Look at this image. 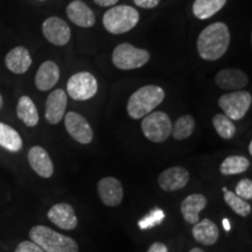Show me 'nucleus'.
<instances>
[{
    "label": "nucleus",
    "mask_w": 252,
    "mask_h": 252,
    "mask_svg": "<svg viewBox=\"0 0 252 252\" xmlns=\"http://www.w3.org/2000/svg\"><path fill=\"white\" fill-rule=\"evenodd\" d=\"M43 35L50 43L55 46H64L70 40V27L64 20L58 17H50L46 19L42 24Z\"/></svg>",
    "instance_id": "10"
},
{
    "label": "nucleus",
    "mask_w": 252,
    "mask_h": 252,
    "mask_svg": "<svg viewBox=\"0 0 252 252\" xmlns=\"http://www.w3.org/2000/svg\"><path fill=\"white\" fill-rule=\"evenodd\" d=\"M60 80V68L54 61H46L40 65L35 76V86L41 91H48Z\"/></svg>",
    "instance_id": "18"
},
{
    "label": "nucleus",
    "mask_w": 252,
    "mask_h": 252,
    "mask_svg": "<svg viewBox=\"0 0 252 252\" xmlns=\"http://www.w3.org/2000/svg\"><path fill=\"white\" fill-rule=\"evenodd\" d=\"M207 206V198L202 194H191L182 201L181 214L186 222L195 224L200 220V214Z\"/></svg>",
    "instance_id": "19"
},
{
    "label": "nucleus",
    "mask_w": 252,
    "mask_h": 252,
    "mask_svg": "<svg viewBox=\"0 0 252 252\" xmlns=\"http://www.w3.org/2000/svg\"><path fill=\"white\" fill-rule=\"evenodd\" d=\"M213 125L215 127L217 134L223 139H231V138L235 137L236 125L225 115L219 113V115L214 116Z\"/></svg>",
    "instance_id": "27"
},
{
    "label": "nucleus",
    "mask_w": 252,
    "mask_h": 252,
    "mask_svg": "<svg viewBox=\"0 0 252 252\" xmlns=\"http://www.w3.org/2000/svg\"><path fill=\"white\" fill-rule=\"evenodd\" d=\"M252 96L250 93L237 90L220 97L219 105L224 111V115L231 121H241L245 117L251 108Z\"/></svg>",
    "instance_id": "7"
},
{
    "label": "nucleus",
    "mask_w": 252,
    "mask_h": 252,
    "mask_svg": "<svg viewBox=\"0 0 252 252\" xmlns=\"http://www.w3.org/2000/svg\"><path fill=\"white\" fill-rule=\"evenodd\" d=\"M67 15L75 25L83 28L93 27L96 23L93 9L82 0H74L67 6Z\"/></svg>",
    "instance_id": "17"
},
{
    "label": "nucleus",
    "mask_w": 252,
    "mask_h": 252,
    "mask_svg": "<svg viewBox=\"0 0 252 252\" xmlns=\"http://www.w3.org/2000/svg\"><path fill=\"white\" fill-rule=\"evenodd\" d=\"M193 237L198 243L203 245H214L220 237V230L209 219H203L202 220H198L193 226Z\"/></svg>",
    "instance_id": "20"
},
{
    "label": "nucleus",
    "mask_w": 252,
    "mask_h": 252,
    "mask_svg": "<svg viewBox=\"0 0 252 252\" xmlns=\"http://www.w3.org/2000/svg\"><path fill=\"white\" fill-rule=\"evenodd\" d=\"M139 23V13L131 6L119 5L108 9L103 17V25L111 34H124Z\"/></svg>",
    "instance_id": "4"
},
{
    "label": "nucleus",
    "mask_w": 252,
    "mask_h": 252,
    "mask_svg": "<svg viewBox=\"0 0 252 252\" xmlns=\"http://www.w3.org/2000/svg\"><path fill=\"white\" fill-rule=\"evenodd\" d=\"M189 172L182 166L169 167L158 178L159 187L165 191H175L185 188L189 182Z\"/></svg>",
    "instance_id": "11"
},
{
    "label": "nucleus",
    "mask_w": 252,
    "mask_h": 252,
    "mask_svg": "<svg viewBox=\"0 0 252 252\" xmlns=\"http://www.w3.org/2000/svg\"><path fill=\"white\" fill-rule=\"evenodd\" d=\"M2 104H4V100H2V96L0 94V109L2 108Z\"/></svg>",
    "instance_id": "38"
},
{
    "label": "nucleus",
    "mask_w": 252,
    "mask_h": 252,
    "mask_svg": "<svg viewBox=\"0 0 252 252\" xmlns=\"http://www.w3.org/2000/svg\"><path fill=\"white\" fill-rule=\"evenodd\" d=\"M195 128V119L190 115L182 116L176 119L174 125H172V135L175 140L187 139L191 135Z\"/></svg>",
    "instance_id": "26"
},
{
    "label": "nucleus",
    "mask_w": 252,
    "mask_h": 252,
    "mask_svg": "<svg viewBox=\"0 0 252 252\" xmlns=\"http://www.w3.org/2000/svg\"><path fill=\"white\" fill-rule=\"evenodd\" d=\"M31 241L45 252H78L76 241L45 225H35L30 231Z\"/></svg>",
    "instance_id": "3"
},
{
    "label": "nucleus",
    "mask_w": 252,
    "mask_h": 252,
    "mask_svg": "<svg viewBox=\"0 0 252 252\" xmlns=\"http://www.w3.org/2000/svg\"><path fill=\"white\" fill-rule=\"evenodd\" d=\"M223 228H224L225 231H230L231 230V225H230V222L228 219H223Z\"/></svg>",
    "instance_id": "35"
},
{
    "label": "nucleus",
    "mask_w": 252,
    "mask_h": 252,
    "mask_svg": "<svg viewBox=\"0 0 252 252\" xmlns=\"http://www.w3.org/2000/svg\"><path fill=\"white\" fill-rule=\"evenodd\" d=\"M15 252H45L39 245L32 241H24L15 249Z\"/></svg>",
    "instance_id": "31"
},
{
    "label": "nucleus",
    "mask_w": 252,
    "mask_h": 252,
    "mask_svg": "<svg viewBox=\"0 0 252 252\" xmlns=\"http://www.w3.org/2000/svg\"><path fill=\"white\" fill-rule=\"evenodd\" d=\"M97 190L102 202L108 207H117L124 197V188L121 181L113 176L103 178L97 185Z\"/></svg>",
    "instance_id": "12"
},
{
    "label": "nucleus",
    "mask_w": 252,
    "mask_h": 252,
    "mask_svg": "<svg viewBox=\"0 0 252 252\" xmlns=\"http://www.w3.org/2000/svg\"><path fill=\"white\" fill-rule=\"evenodd\" d=\"M53 224L63 230H74L78 224V220L74 208L68 203L54 204L47 214Z\"/></svg>",
    "instance_id": "14"
},
{
    "label": "nucleus",
    "mask_w": 252,
    "mask_h": 252,
    "mask_svg": "<svg viewBox=\"0 0 252 252\" xmlns=\"http://www.w3.org/2000/svg\"><path fill=\"white\" fill-rule=\"evenodd\" d=\"M0 146L9 152H19L23 149V139L13 127L0 123Z\"/></svg>",
    "instance_id": "24"
},
{
    "label": "nucleus",
    "mask_w": 252,
    "mask_h": 252,
    "mask_svg": "<svg viewBox=\"0 0 252 252\" xmlns=\"http://www.w3.org/2000/svg\"><path fill=\"white\" fill-rule=\"evenodd\" d=\"M147 252H168V249H167V247L163 243L157 242V243H153L151 245Z\"/></svg>",
    "instance_id": "33"
},
{
    "label": "nucleus",
    "mask_w": 252,
    "mask_h": 252,
    "mask_svg": "<svg viewBox=\"0 0 252 252\" xmlns=\"http://www.w3.org/2000/svg\"><path fill=\"white\" fill-rule=\"evenodd\" d=\"M249 153H250V156H252V141L249 143Z\"/></svg>",
    "instance_id": "37"
},
{
    "label": "nucleus",
    "mask_w": 252,
    "mask_h": 252,
    "mask_svg": "<svg viewBox=\"0 0 252 252\" xmlns=\"http://www.w3.org/2000/svg\"><path fill=\"white\" fill-rule=\"evenodd\" d=\"M215 83L223 90L237 91L248 86L249 77L239 69H223L216 74Z\"/></svg>",
    "instance_id": "16"
},
{
    "label": "nucleus",
    "mask_w": 252,
    "mask_h": 252,
    "mask_svg": "<svg viewBox=\"0 0 252 252\" xmlns=\"http://www.w3.org/2000/svg\"><path fill=\"white\" fill-rule=\"evenodd\" d=\"M64 125L69 135L77 143L87 145L93 141V128L80 113L70 111L64 116Z\"/></svg>",
    "instance_id": "9"
},
{
    "label": "nucleus",
    "mask_w": 252,
    "mask_h": 252,
    "mask_svg": "<svg viewBox=\"0 0 252 252\" xmlns=\"http://www.w3.org/2000/svg\"><path fill=\"white\" fill-rule=\"evenodd\" d=\"M141 130L145 137L152 143H163L172 133L171 118L162 111L151 112L143 118Z\"/></svg>",
    "instance_id": "5"
},
{
    "label": "nucleus",
    "mask_w": 252,
    "mask_h": 252,
    "mask_svg": "<svg viewBox=\"0 0 252 252\" xmlns=\"http://www.w3.org/2000/svg\"><path fill=\"white\" fill-rule=\"evenodd\" d=\"M222 190H223V193H225V191L228 190V188H226V187H223V188H222Z\"/></svg>",
    "instance_id": "39"
},
{
    "label": "nucleus",
    "mask_w": 252,
    "mask_h": 252,
    "mask_svg": "<svg viewBox=\"0 0 252 252\" xmlns=\"http://www.w3.org/2000/svg\"><path fill=\"white\" fill-rule=\"evenodd\" d=\"M189 252H204L202 249H200V248H194V249H191L190 251Z\"/></svg>",
    "instance_id": "36"
},
{
    "label": "nucleus",
    "mask_w": 252,
    "mask_h": 252,
    "mask_svg": "<svg viewBox=\"0 0 252 252\" xmlns=\"http://www.w3.org/2000/svg\"><path fill=\"white\" fill-rule=\"evenodd\" d=\"M94 4H97L100 7H111L118 2V0H94Z\"/></svg>",
    "instance_id": "34"
},
{
    "label": "nucleus",
    "mask_w": 252,
    "mask_h": 252,
    "mask_svg": "<svg viewBox=\"0 0 252 252\" xmlns=\"http://www.w3.org/2000/svg\"><path fill=\"white\" fill-rule=\"evenodd\" d=\"M150 53L145 49L137 48L130 43H121L112 53V62L122 70H132L141 68L150 61Z\"/></svg>",
    "instance_id": "6"
},
{
    "label": "nucleus",
    "mask_w": 252,
    "mask_h": 252,
    "mask_svg": "<svg viewBox=\"0 0 252 252\" xmlns=\"http://www.w3.org/2000/svg\"><path fill=\"white\" fill-rule=\"evenodd\" d=\"M250 161L243 156H231L225 158L220 166V172L223 175H236L248 171Z\"/></svg>",
    "instance_id": "25"
},
{
    "label": "nucleus",
    "mask_w": 252,
    "mask_h": 252,
    "mask_svg": "<svg viewBox=\"0 0 252 252\" xmlns=\"http://www.w3.org/2000/svg\"><path fill=\"white\" fill-rule=\"evenodd\" d=\"M235 194L245 201L252 200V181L250 179H242L236 186Z\"/></svg>",
    "instance_id": "30"
},
{
    "label": "nucleus",
    "mask_w": 252,
    "mask_h": 252,
    "mask_svg": "<svg viewBox=\"0 0 252 252\" xmlns=\"http://www.w3.org/2000/svg\"><path fill=\"white\" fill-rule=\"evenodd\" d=\"M165 99V91L159 86L141 87L131 94L127 102V113L132 119H143Z\"/></svg>",
    "instance_id": "2"
},
{
    "label": "nucleus",
    "mask_w": 252,
    "mask_h": 252,
    "mask_svg": "<svg viewBox=\"0 0 252 252\" xmlns=\"http://www.w3.org/2000/svg\"><path fill=\"white\" fill-rule=\"evenodd\" d=\"M165 219V213L160 208H156V209L151 210L150 214H147L146 216H144L139 222L138 225L141 230H149L152 229L153 226L159 225Z\"/></svg>",
    "instance_id": "29"
},
{
    "label": "nucleus",
    "mask_w": 252,
    "mask_h": 252,
    "mask_svg": "<svg viewBox=\"0 0 252 252\" xmlns=\"http://www.w3.org/2000/svg\"><path fill=\"white\" fill-rule=\"evenodd\" d=\"M133 1L138 7H141L145 9L154 8L160 4V0H133Z\"/></svg>",
    "instance_id": "32"
},
{
    "label": "nucleus",
    "mask_w": 252,
    "mask_h": 252,
    "mask_svg": "<svg viewBox=\"0 0 252 252\" xmlns=\"http://www.w3.org/2000/svg\"><path fill=\"white\" fill-rule=\"evenodd\" d=\"M5 64L14 74H25L32 65L30 52L25 47H15L6 55Z\"/></svg>",
    "instance_id": "21"
},
{
    "label": "nucleus",
    "mask_w": 252,
    "mask_h": 252,
    "mask_svg": "<svg viewBox=\"0 0 252 252\" xmlns=\"http://www.w3.org/2000/svg\"><path fill=\"white\" fill-rule=\"evenodd\" d=\"M225 4L226 0H195L193 13L200 20H206L220 12Z\"/></svg>",
    "instance_id": "23"
},
{
    "label": "nucleus",
    "mask_w": 252,
    "mask_h": 252,
    "mask_svg": "<svg viewBox=\"0 0 252 252\" xmlns=\"http://www.w3.org/2000/svg\"><path fill=\"white\" fill-rule=\"evenodd\" d=\"M28 162L41 178L48 179L54 174V165L47 151L41 146L32 147L28 152Z\"/></svg>",
    "instance_id": "15"
},
{
    "label": "nucleus",
    "mask_w": 252,
    "mask_h": 252,
    "mask_svg": "<svg viewBox=\"0 0 252 252\" xmlns=\"http://www.w3.org/2000/svg\"><path fill=\"white\" fill-rule=\"evenodd\" d=\"M98 90V82L93 74L82 71L74 74L67 83V94L75 100H88L93 98Z\"/></svg>",
    "instance_id": "8"
},
{
    "label": "nucleus",
    "mask_w": 252,
    "mask_h": 252,
    "mask_svg": "<svg viewBox=\"0 0 252 252\" xmlns=\"http://www.w3.org/2000/svg\"><path fill=\"white\" fill-rule=\"evenodd\" d=\"M230 43L229 27L223 23L209 25L197 37L198 55L207 61H216L225 54Z\"/></svg>",
    "instance_id": "1"
},
{
    "label": "nucleus",
    "mask_w": 252,
    "mask_h": 252,
    "mask_svg": "<svg viewBox=\"0 0 252 252\" xmlns=\"http://www.w3.org/2000/svg\"><path fill=\"white\" fill-rule=\"evenodd\" d=\"M17 116L28 127H34L39 123V113H37L35 104L28 96H23L19 99Z\"/></svg>",
    "instance_id": "22"
},
{
    "label": "nucleus",
    "mask_w": 252,
    "mask_h": 252,
    "mask_svg": "<svg viewBox=\"0 0 252 252\" xmlns=\"http://www.w3.org/2000/svg\"><path fill=\"white\" fill-rule=\"evenodd\" d=\"M224 201L225 203L228 204L236 214H238L239 216L247 217L251 214V204H249L248 201L237 196L234 191H230L229 189L224 193Z\"/></svg>",
    "instance_id": "28"
},
{
    "label": "nucleus",
    "mask_w": 252,
    "mask_h": 252,
    "mask_svg": "<svg viewBox=\"0 0 252 252\" xmlns=\"http://www.w3.org/2000/svg\"><path fill=\"white\" fill-rule=\"evenodd\" d=\"M68 104V96L65 91L56 89L49 94L46 100V119L49 124H59L64 117Z\"/></svg>",
    "instance_id": "13"
}]
</instances>
